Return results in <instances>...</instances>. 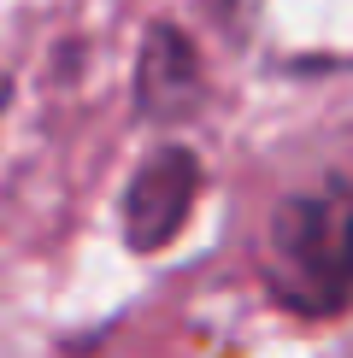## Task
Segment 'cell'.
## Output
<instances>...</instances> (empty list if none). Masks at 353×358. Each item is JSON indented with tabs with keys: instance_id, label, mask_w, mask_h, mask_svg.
I'll return each mask as SVG.
<instances>
[{
	"instance_id": "277c9868",
	"label": "cell",
	"mask_w": 353,
	"mask_h": 358,
	"mask_svg": "<svg viewBox=\"0 0 353 358\" xmlns=\"http://www.w3.org/2000/svg\"><path fill=\"white\" fill-rule=\"evenodd\" d=\"M206 100V71L195 41L176 24H153L136 53V112L147 124H183Z\"/></svg>"
},
{
	"instance_id": "3957f363",
	"label": "cell",
	"mask_w": 353,
	"mask_h": 358,
	"mask_svg": "<svg viewBox=\"0 0 353 358\" xmlns=\"http://www.w3.org/2000/svg\"><path fill=\"white\" fill-rule=\"evenodd\" d=\"M200 200V159L195 147L183 141H165L136 165L124 188V247L130 252H165L176 235H183L188 212Z\"/></svg>"
},
{
	"instance_id": "5b68a950",
	"label": "cell",
	"mask_w": 353,
	"mask_h": 358,
	"mask_svg": "<svg viewBox=\"0 0 353 358\" xmlns=\"http://www.w3.org/2000/svg\"><path fill=\"white\" fill-rule=\"evenodd\" d=\"M6 100H12V83H6V77H0V112H6Z\"/></svg>"
},
{
	"instance_id": "6da1fadb",
	"label": "cell",
	"mask_w": 353,
	"mask_h": 358,
	"mask_svg": "<svg viewBox=\"0 0 353 358\" xmlns=\"http://www.w3.org/2000/svg\"><path fill=\"white\" fill-rule=\"evenodd\" d=\"M259 271L271 300L294 317H342L353 306V182L330 176L271 212Z\"/></svg>"
},
{
	"instance_id": "7a4b0ae2",
	"label": "cell",
	"mask_w": 353,
	"mask_h": 358,
	"mask_svg": "<svg viewBox=\"0 0 353 358\" xmlns=\"http://www.w3.org/2000/svg\"><path fill=\"white\" fill-rule=\"evenodd\" d=\"M230 36L277 71H347L353 0H218Z\"/></svg>"
}]
</instances>
